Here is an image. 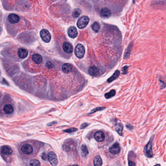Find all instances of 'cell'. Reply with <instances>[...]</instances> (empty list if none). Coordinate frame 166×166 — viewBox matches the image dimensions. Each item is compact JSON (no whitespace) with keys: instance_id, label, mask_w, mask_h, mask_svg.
Here are the masks:
<instances>
[{"instance_id":"cell-1","label":"cell","mask_w":166,"mask_h":166,"mask_svg":"<svg viewBox=\"0 0 166 166\" xmlns=\"http://www.w3.org/2000/svg\"><path fill=\"white\" fill-rule=\"evenodd\" d=\"M21 151L24 154L30 155L34 152V148L30 144L26 143L21 146Z\"/></svg>"},{"instance_id":"cell-2","label":"cell","mask_w":166,"mask_h":166,"mask_svg":"<svg viewBox=\"0 0 166 166\" xmlns=\"http://www.w3.org/2000/svg\"><path fill=\"white\" fill-rule=\"evenodd\" d=\"M153 137V136H152V137L150 140L148 144L146 145L145 147L144 148V152L146 156L149 158L152 157L153 156L152 150Z\"/></svg>"},{"instance_id":"cell-3","label":"cell","mask_w":166,"mask_h":166,"mask_svg":"<svg viewBox=\"0 0 166 166\" xmlns=\"http://www.w3.org/2000/svg\"><path fill=\"white\" fill-rule=\"evenodd\" d=\"M89 22V18L86 16H83L80 18L77 21V26L80 29H83L85 27Z\"/></svg>"},{"instance_id":"cell-4","label":"cell","mask_w":166,"mask_h":166,"mask_svg":"<svg viewBox=\"0 0 166 166\" xmlns=\"http://www.w3.org/2000/svg\"><path fill=\"white\" fill-rule=\"evenodd\" d=\"M85 48L81 44H78L75 49V54L76 57L79 59H82L85 54Z\"/></svg>"},{"instance_id":"cell-5","label":"cell","mask_w":166,"mask_h":166,"mask_svg":"<svg viewBox=\"0 0 166 166\" xmlns=\"http://www.w3.org/2000/svg\"><path fill=\"white\" fill-rule=\"evenodd\" d=\"M40 36L42 40L45 42L48 43L51 41V35L50 32L45 29H43L40 31Z\"/></svg>"},{"instance_id":"cell-6","label":"cell","mask_w":166,"mask_h":166,"mask_svg":"<svg viewBox=\"0 0 166 166\" xmlns=\"http://www.w3.org/2000/svg\"><path fill=\"white\" fill-rule=\"evenodd\" d=\"M48 160L52 166H56L58 164V160L57 155L53 152H50L48 154Z\"/></svg>"},{"instance_id":"cell-7","label":"cell","mask_w":166,"mask_h":166,"mask_svg":"<svg viewBox=\"0 0 166 166\" xmlns=\"http://www.w3.org/2000/svg\"><path fill=\"white\" fill-rule=\"evenodd\" d=\"M8 21L12 24H16L20 21V17L16 14H10L7 17Z\"/></svg>"},{"instance_id":"cell-8","label":"cell","mask_w":166,"mask_h":166,"mask_svg":"<svg viewBox=\"0 0 166 166\" xmlns=\"http://www.w3.org/2000/svg\"><path fill=\"white\" fill-rule=\"evenodd\" d=\"M88 73L91 76H98L100 74V70L97 66H92L89 68Z\"/></svg>"},{"instance_id":"cell-9","label":"cell","mask_w":166,"mask_h":166,"mask_svg":"<svg viewBox=\"0 0 166 166\" xmlns=\"http://www.w3.org/2000/svg\"><path fill=\"white\" fill-rule=\"evenodd\" d=\"M120 147L118 143H115L114 145L111 146L109 149V152L114 154H118L120 152Z\"/></svg>"},{"instance_id":"cell-10","label":"cell","mask_w":166,"mask_h":166,"mask_svg":"<svg viewBox=\"0 0 166 166\" xmlns=\"http://www.w3.org/2000/svg\"><path fill=\"white\" fill-rule=\"evenodd\" d=\"M1 152L4 156H10L12 153L13 150L10 146L5 145L2 146L1 148Z\"/></svg>"},{"instance_id":"cell-11","label":"cell","mask_w":166,"mask_h":166,"mask_svg":"<svg viewBox=\"0 0 166 166\" xmlns=\"http://www.w3.org/2000/svg\"><path fill=\"white\" fill-rule=\"evenodd\" d=\"M62 48L63 51L66 53L71 54L73 52V45L68 42H65L63 44Z\"/></svg>"},{"instance_id":"cell-12","label":"cell","mask_w":166,"mask_h":166,"mask_svg":"<svg viewBox=\"0 0 166 166\" xmlns=\"http://www.w3.org/2000/svg\"><path fill=\"white\" fill-rule=\"evenodd\" d=\"M101 17L104 18L110 17L111 15V11L107 7H104L101 9L100 10Z\"/></svg>"},{"instance_id":"cell-13","label":"cell","mask_w":166,"mask_h":166,"mask_svg":"<svg viewBox=\"0 0 166 166\" xmlns=\"http://www.w3.org/2000/svg\"><path fill=\"white\" fill-rule=\"evenodd\" d=\"M78 34L77 29L75 26H71L68 30V35L71 38H76L78 36Z\"/></svg>"},{"instance_id":"cell-14","label":"cell","mask_w":166,"mask_h":166,"mask_svg":"<svg viewBox=\"0 0 166 166\" xmlns=\"http://www.w3.org/2000/svg\"><path fill=\"white\" fill-rule=\"evenodd\" d=\"M13 106L10 104H5L3 107V111L7 114H12L14 112Z\"/></svg>"},{"instance_id":"cell-15","label":"cell","mask_w":166,"mask_h":166,"mask_svg":"<svg viewBox=\"0 0 166 166\" xmlns=\"http://www.w3.org/2000/svg\"><path fill=\"white\" fill-rule=\"evenodd\" d=\"M94 138L98 142H102L105 139V135L102 131H97L95 134Z\"/></svg>"},{"instance_id":"cell-16","label":"cell","mask_w":166,"mask_h":166,"mask_svg":"<svg viewBox=\"0 0 166 166\" xmlns=\"http://www.w3.org/2000/svg\"><path fill=\"white\" fill-rule=\"evenodd\" d=\"M32 60L33 62H35L36 64H40L42 63L43 60L42 57L38 54H34L31 57Z\"/></svg>"},{"instance_id":"cell-17","label":"cell","mask_w":166,"mask_h":166,"mask_svg":"<svg viewBox=\"0 0 166 166\" xmlns=\"http://www.w3.org/2000/svg\"><path fill=\"white\" fill-rule=\"evenodd\" d=\"M28 52L27 50L24 48H20L18 52V55L21 59H25L27 57Z\"/></svg>"},{"instance_id":"cell-18","label":"cell","mask_w":166,"mask_h":166,"mask_svg":"<svg viewBox=\"0 0 166 166\" xmlns=\"http://www.w3.org/2000/svg\"><path fill=\"white\" fill-rule=\"evenodd\" d=\"M73 67L71 64L70 63H64L62 66V71L64 73L68 74L69 73L72 71Z\"/></svg>"},{"instance_id":"cell-19","label":"cell","mask_w":166,"mask_h":166,"mask_svg":"<svg viewBox=\"0 0 166 166\" xmlns=\"http://www.w3.org/2000/svg\"><path fill=\"white\" fill-rule=\"evenodd\" d=\"M94 166H102V160L99 156H97L93 159Z\"/></svg>"},{"instance_id":"cell-20","label":"cell","mask_w":166,"mask_h":166,"mask_svg":"<svg viewBox=\"0 0 166 166\" xmlns=\"http://www.w3.org/2000/svg\"><path fill=\"white\" fill-rule=\"evenodd\" d=\"M119 75H120V72L118 70H117L113 74V75L107 80L108 82L111 83V82L113 81L114 80H116Z\"/></svg>"},{"instance_id":"cell-21","label":"cell","mask_w":166,"mask_h":166,"mask_svg":"<svg viewBox=\"0 0 166 166\" xmlns=\"http://www.w3.org/2000/svg\"><path fill=\"white\" fill-rule=\"evenodd\" d=\"M81 155L85 157L86 156L88 153H89V151L87 148L86 146L85 145H82L81 147Z\"/></svg>"},{"instance_id":"cell-22","label":"cell","mask_w":166,"mask_h":166,"mask_svg":"<svg viewBox=\"0 0 166 166\" xmlns=\"http://www.w3.org/2000/svg\"><path fill=\"white\" fill-rule=\"evenodd\" d=\"M123 126L121 124V123H119L115 126V131L118 132L119 135H122V131H123Z\"/></svg>"},{"instance_id":"cell-23","label":"cell","mask_w":166,"mask_h":166,"mask_svg":"<svg viewBox=\"0 0 166 166\" xmlns=\"http://www.w3.org/2000/svg\"><path fill=\"white\" fill-rule=\"evenodd\" d=\"M92 28L93 31H95L96 32H98L100 30L101 26L98 22L95 21L93 23V24L92 25Z\"/></svg>"},{"instance_id":"cell-24","label":"cell","mask_w":166,"mask_h":166,"mask_svg":"<svg viewBox=\"0 0 166 166\" xmlns=\"http://www.w3.org/2000/svg\"><path fill=\"white\" fill-rule=\"evenodd\" d=\"M41 166V163L38 159H32L29 162V166Z\"/></svg>"},{"instance_id":"cell-25","label":"cell","mask_w":166,"mask_h":166,"mask_svg":"<svg viewBox=\"0 0 166 166\" xmlns=\"http://www.w3.org/2000/svg\"><path fill=\"white\" fill-rule=\"evenodd\" d=\"M115 95V91L114 90H112L107 93H105V97H106V98L109 99V98H110L111 97L114 96Z\"/></svg>"},{"instance_id":"cell-26","label":"cell","mask_w":166,"mask_h":166,"mask_svg":"<svg viewBox=\"0 0 166 166\" xmlns=\"http://www.w3.org/2000/svg\"><path fill=\"white\" fill-rule=\"evenodd\" d=\"M81 14V11L79 8H76L73 11L72 13V16L74 18H76L79 17Z\"/></svg>"},{"instance_id":"cell-27","label":"cell","mask_w":166,"mask_h":166,"mask_svg":"<svg viewBox=\"0 0 166 166\" xmlns=\"http://www.w3.org/2000/svg\"><path fill=\"white\" fill-rule=\"evenodd\" d=\"M78 130V129L75 128H71L68 129H66L64 130L63 131L66 132H67V133H72V132H75Z\"/></svg>"},{"instance_id":"cell-28","label":"cell","mask_w":166,"mask_h":166,"mask_svg":"<svg viewBox=\"0 0 166 166\" xmlns=\"http://www.w3.org/2000/svg\"><path fill=\"white\" fill-rule=\"evenodd\" d=\"M104 109H105V107H97V108H95V109H94L93 110H92L90 113L89 114H93V113L96 112L97 111H102V110H104Z\"/></svg>"},{"instance_id":"cell-29","label":"cell","mask_w":166,"mask_h":166,"mask_svg":"<svg viewBox=\"0 0 166 166\" xmlns=\"http://www.w3.org/2000/svg\"><path fill=\"white\" fill-rule=\"evenodd\" d=\"M88 125H89V124H88V123H83L81 125V127H80V129H84V128H85L86 127H87Z\"/></svg>"},{"instance_id":"cell-30","label":"cell","mask_w":166,"mask_h":166,"mask_svg":"<svg viewBox=\"0 0 166 166\" xmlns=\"http://www.w3.org/2000/svg\"><path fill=\"white\" fill-rule=\"evenodd\" d=\"M129 166H135V163L131 161H129Z\"/></svg>"},{"instance_id":"cell-31","label":"cell","mask_w":166,"mask_h":166,"mask_svg":"<svg viewBox=\"0 0 166 166\" xmlns=\"http://www.w3.org/2000/svg\"><path fill=\"white\" fill-rule=\"evenodd\" d=\"M42 158L43 160H45L46 159V158H47V156H46V154L45 153H43L42 154Z\"/></svg>"},{"instance_id":"cell-32","label":"cell","mask_w":166,"mask_h":166,"mask_svg":"<svg viewBox=\"0 0 166 166\" xmlns=\"http://www.w3.org/2000/svg\"><path fill=\"white\" fill-rule=\"evenodd\" d=\"M126 127L128 128V129L130 130H131L133 129V127L131 126V125H126Z\"/></svg>"},{"instance_id":"cell-33","label":"cell","mask_w":166,"mask_h":166,"mask_svg":"<svg viewBox=\"0 0 166 166\" xmlns=\"http://www.w3.org/2000/svg\"><path fill=\"white\" fill-rule=\"evenodd\" d=\"M56 123V122H52V123H50V124H48V126H51V125H52L53 124H55Z\"/></svg>"},{"instance_id":"cell-34","label":"cell","mask_w":166,"mask_h":166,"mask_svg":"<svg viewBox=\"0 0 166 166\" xmlns=\"http://www.w3.org/2000/svg\"><path fill=\"white\" fill-rule=\"evenodd\" d=\"M79 166V165H72V166Z\"/></svg>"},{"instance_id":"cell-35","label":"cell","mask_w":166,"mask_h":166,"mask_svg":"<svg viewBox=\"0 0 166 166\" xmlns=\"http://www.w3.org/2000/svg\"><path fill=\"white\" fill-rule=\"evenodd\" d=\"M160 166V164H157V165H156V166Z\"/></svg>"}]
</instances>
